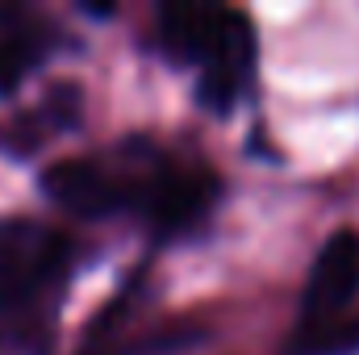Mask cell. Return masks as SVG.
Returning a JSON list of instances; mask_svg holds the SVG:
<instances>
[{
	"label": "cell",
	"mask_w": 359,
	"mask_h": 355,
	"mask_svg": "<svg viewBox=\"0 0 359 355\" xmlns=\"http://www.w3.org/2000/svg\"><path fill=\"white\" fill-rule=\"evenodd\" d=\"M63 46L67 29L46 8L0 0V100L21 92V84L38 76V67L50 63Z\"/></svg>",
	"instance_id": "obj_5"
},
{
	"label": "cell",
	"mask_w": 359,
	"mask_h": 355,
	"mask_svg": "<svg viewBox=\"0 0 359 355\" xmlns=\"http://www.w3.org/2000/svg\"><path fill=\"white\" fill-rule=\"evenodd\" d=\"M284 355H359V309L313 339H292Z\"/></svg>",
	"instance_id": "obj_8"
},
{
	"label": "cell",
	"mask_w": 359,
	"mask_h": 355,
	"mask_svg": "<svg viewBox=\"0 0 359 355\" xmlns=\"http://www.w3.org/2000/svg\"><path fill=\"white\" fill-rule=\"evenodd\" d=\"M355 293H359V230L343 226L318 247V255L309 264L292 339H313V335L330 330L334 322H343L351 314Z\"/></svg>",
	"instance_id": "obj_4"
},
{
	"label": "cell",
	"mask_w": 359,
	"mask_h": 355,
	"mask_svg": "<svg viewBox=\"0 0 359 355\" xmlns=\"http://www.w3.org/2000/svg\"><path fill=\"white\" fill-rule=\"evenodd\" d=\"M259 76V34L243 8H222L217 34L196 63V105L213 117H230L251 92Z\"/></svg>",
	"instance_id": "obj_3"
},
{
	"label": "cell",
	"mask_w": 359,
	"mask_h": 355,
	"mask_svg": "<svg viewBox=\"0 0 359 355\" xmlns=\"http://www.w3.org/2000/svg\"><path fill=\"white\" fill-rule=\"evenodd\" d=\"M80 117H84V92H80V84H55V88L38 100L34 113L21 117V126H17L21 147H17V151H21V155L34 151L38 142H46V138L72 130Z\"/></svg>",
	"instance_id": "obj_7"
},
{
	"label": "cell",
	"mask_w": 359,
	"mask_h": 355,
	"mask_svg": "<svg viewBox=\"0 0 359 355\" xmlns=\"http://www.w3.org/2000/svg\"><path fill=\"white\" fill-rule=\"evenodd\" d=\"M222 8L226 4H163L155 13V29H151L155 51L172 67H192L196 72V63L205 59V51L217 34Z\"/></svg>",
	"instance_id": "obj_6"
},
{
	"label": "cell",
	"mask_w": 359,
	"mask_h": 355,
	"mask_svg": "<svg viewBox=\"0 0 359 355\" xmlns=\"http://www.w3.org/2000/svg\"><path fill=\"white\" fill-rule=\"evenodd\" d=\"M42 192L72 217H134L155 243H176L209 226L222 201V176L147 134H130L104 151L50 163Z\"/></svg>",
	"instance_id": "obj_1"
},
{
	"label": "cell",
	"mask_w": 359,
	"mask_h": 355,
	"mask_svg": "<svg viewBox=\"0 0 359 355\" xmlns=\"http://www.w3.org/2000/svg\"><path fill=\"white\" fill-rule=\"evenodd\" d=\"M84 264L63 226L13 213L0 222V335L25 355H50L59 301Z\"/></svg>",
	"instance_id": "obj_2"
}]
</instances>
